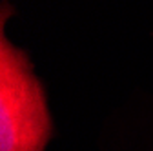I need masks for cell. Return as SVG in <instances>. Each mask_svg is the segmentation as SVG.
Masks as SVG:
<instances>
[{"label":"cell","instance_id":"cell-1","mask_svg":"<svg viewBox=\"0 0 153 151\" xmlns=\"http://www.w3.org/2000/svg\"><path fill=\"white\" fill-rule=\"evenodd\" d=\"M51 120L26 53L0 42V151H44Z\"/></svg>","mask_w":153,"mask_h":151}]
</instances>
